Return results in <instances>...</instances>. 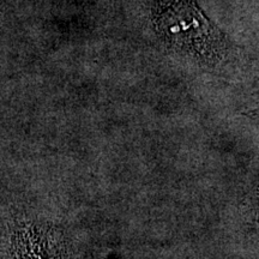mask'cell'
<instances>
[{
	"label": "cell",
	"mask_w": 259,
	"mask_h": 259,
	"mask_svg": "<svg viewBox=\"0 0 259 259\" xmlns=\"http://www.w3.org/2000/svg\"><path fill=\"white\" fill-rule=\"evenodd\" d=\"M158 28L183 44H219L220 34L192 0H174L157 16Z\"/></svg>",
	"instance_id": "6da1fadb"
}]
</instances>
